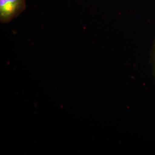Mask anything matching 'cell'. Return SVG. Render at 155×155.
I'll return each mask as SVG.
<instances>
[{
    "instance_id": "cell-1",
    "label": "cell",
    "mask_w": 155,
    "mask_h": 155,
    "mask_svg": "<svg viewBox=\"0 0 155 155\" xmlns=\"http://www.w3.org/2000/svg\"><path fill=\"white\" fill-rule=\"evenodd\" d=\"M25 7V0H0L1 22H10L22 13Z\"/></svg>"
},
{
    "instance_id": "cell-2",
    "label": "cell",
    "mask_w": 155,
    "mask_h": 155,
    "mask_svg": "<svg viewBox=\"0 0 155 155\" xmlns=\"http://www.w3.org/2000/svg\"><path fill=\"white\" fill-rule=\"evenodd\" d=\"M151 64L152 68L153 75L155 79V40L151 56Z\"/></svg>"
}]
</instances>
